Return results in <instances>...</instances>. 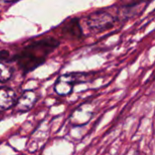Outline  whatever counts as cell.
I'll use <instances>...</instances> for the list:
<instances>
[{"label": "cell", "instance_id": "cell-1", "mask_svg": "<svg viewBox=\"0 0 155 155\" xmlns=\"http://www.w3.org/2000/svg\"><path fill=\"white\" fill-rule=\"evenodd\" d=\"M59 45L54 38H45L27 45L17 56L18 65L25 72H29L44 63L46 56Z\"/></svg>", "mask_w": 155, "mask_h": 155}, {"label": "cell", "instance_id": "cell-2", "mask_svg": "<svg viewBox=\"0 0 155 155\" xmlns=\"http://www.w3.org/2000/svg\"><path fill=\"white\" fill-rule=\"evenodd\" d=\"M86 77V74L78 73L61 75L54 84V91L59 95H67L72 93L74 84L85 81Z\"/></svg>", "mask_w": 155, "mask_h": 155}, {"label": "cell", "instance_id": "cell-3", "mask_svg": "<svg viewBox=\"0 0 155 155\" xmlns=\"http://www.w3.org/2000/svg\"><path fill=\"white\" fill-rule=\"evenodd\" d=\"M86 23L90 29L96 32H101L111 28L114 25V19L110 14L104 11H99L91 14L88 16Z\"/></svg>", "mask_w": 155, "mask_h": 155}, {"label": "cell", "instance_id": "cell-4", "mask_svg": "<svg viewBox=\"0 0 155 155\" xmlns=\"http://www.w3.org/2000/svg\"><path fill=\"white\" fill-rule=\"evenodd\" d=\"M37 101V94L34 91H25L15 103V111L25 113L31 110Z\"/></svg>", "mask_w": 155, "mask_h": 155}, {"label": "cell", "instance_id": "cell-5", "mask_svg": "<svg viewBox=\"0 0 155 155\" xmlns=\"http://www.w3.org/2000/svg\"><path fill=\"white\" fill-rule=\"evenodd\" d=\"M16 103L15 93L7 87H0V110H7Z\"/></svg>", "mask_w": 155, "mask_h": 155}, {"label": "cell", "instance_id": "cell-6", "mask_svg": "<svg viewBox=\"0 0 155 155\" xmlns=\"http://www.w3.org/2000/svg\"><path fill=\"white\" fill-rule=\"evenodd\" d=\"M64 32L67 33L68 35H71L73 36H77L79 37L82 35V30L80 28L79 23L77 19H74L68 23L66 27L64 29Z\"/></svg>", "mask_w": 155, "mask_h": 155}, {"label": "cell", "instance_id": "cell-7", "mask_svg": "<svg viewBox=\"0 0 155 155\" xmlns=\"http://www.w3.org/2000/svg\"><path fill=\"white\" fill-rule=\"evenodd\" d=\"M12 74H13L12 68L9 65L0 62V83L7 82L12 77Z\"/></svg>", "mask_w": 155, "mask_h": 155}, {"label": "cell", "instance_id": "cell-8", "mask_svg": "<svg viewBox=\"0 0 155 155\" xmlns=\"http://www.w3.org/2000/svg\"><path fill=\"white\" fill-rule=\"evenodd\" d=\"M124 1L128 2L131 5H137L140 2H143V1H145V0H124Z\"/></svg>", "mask_w": 155, "mask_h": 155}, {"label": "cell", "instance_id": "cell-9", "mask_svg": "<svg viewBox=\"0 0 155 155\" xmlns=\"http://www.w3.org/2000/svg\"><path fill=\"white\" fill-rule=\"evenodd\" d=\"M134 155H144V154H143V153H141V152H136V153H135Z\"/></svg>", "mask_w": 155, "mask_h": 155}, {"label": "cell", "instance_id": "cell-10", "mask_svg": "<svg viewBox=\"0 0 155 155\" xmlns=\"http://www.w3.org/2000/svg\"><path fill=\"white\" fill-rule=\"evenodd\" d=\"M5 2H13V1H15V0H4Z\"/></svg>", "mask_w": 155, "mask_h": 155}]
</instances>
